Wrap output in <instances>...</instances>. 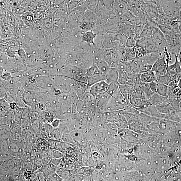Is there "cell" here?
<instances>
[{"label": "cell", "instance_id": "484cf974", "mask_svg": "<svg viewBox=\"0 0 181 181\" xmlns=\"http://www.w3.org/2000/svg\"><path fill=\"white\" fill-rule=\"evenodd\" d=\"M118 69V83L119 84H126L129 80L127 76L121 69Z\"/></svg>", "mask_w": 181, "mask_h": 181}, {"label": "cell", "instance_id": "b9f144b4", "mask_svg": "<svg viewBox=\"0 0 181 181\" xmlns=\"http://www.w3.org/2000/svg\"><path fill=\"white\" fill-rule=\"evenodd\" d=\"M153 65L148 64H144L142 65L139 72V74L152 70Z\"/></svg>", "mask_w": 181, "mask_h": 181}, {"label": "cell", "instance_id": "2e32d148", "mask_svg": "<svg viewBox=\"0 0 181 181\" xmlns=\"http://www.w3.org/2000/svg\"><path fill=\"white\" fill-rule=\"evenodd\" d=\"M13 135L9 125L1 126V141L9 140L11 137L13 138Z\"/></svg>", "mask_w": 181, "mask_h": 181}, {"label": "cell", "instance_id": "ffe728a7", "mask_svg": "<svg viewBox=\"0 0 181 181\" xmlns=\"http://www.w3.org/2000/svg\"><path fill=\"white\" fill-rule=\"evenodd\" d=\"M157 27L161 30L165 35L172 37L175 33L173 27L170 25H161L157 24Z\"/></svg>", "mask_w": 181, "mask_h": 181}, {"label": "cell", "instance_id": "ac0fdd59", "mask_svg": "<svg viewBox=\"0 0 181 181\" xmlns=\"http://www.w3.org/2000/svg\"><path fill=\"white\" fill-rule=\"evenodd\" d=\"M168 96L163 97L159 95L157 93H155L148 100L152 105H157L163 102H166Z\"/></svg>", "mask_w": 181, "mask_h": 181}, {"label": "cell", "instance_id": "277c9868", "mask_svg": "<svg viewBox=\"0 0 181 181\" xmlns=\"http://www.w3.org/2000/svg\"><path fill=\"white\" fill-rule=\"evenodd\" d=\"M167 53L159 58L153 65L152 70L156 76L163 75L166 74L168 64L166 60Z\"/></svg>", "mask_w": 181, "mask_h": 181}, {"label": "cell", "instance_id": "f35d334b", "mask_svg": "<svg viewBox=\"0 0 181 181\" xmlns=\"http://www.w3.org/2000/svg\"><path fill=\"white\" fill-rule=\"evenodd\" d=\"M71 175V170L66 169L59 175L63 179L64 181H68Z\"/></svg>", "mask_w": 181, "mask_h": 181}, {"label": "cell", "instance_id": "ba28073f", "mask_svg": "<svg viewBox=\"0 0 181 181\" xmlns=\"http://www.w3.org/2000/svg\"><path fill=\"white\" fill-rule=\"evenodd\" d=\"M127 106L112 96L107 104L105 112L123 110L126 108Z\"/></svg>", "mask_w": 181, "mask_h": 181}, {"label": "cell", "instance_id": "74e56055", "mask_svg": "<svg viewBox=\"0 0 181 181\" xmlns=\"http://www.w3.org/2000/svg\"><path fill=\"white\" fill-rule=\"evenodd\" d=\"M47 181H64L63 179L56 172L52 173L47 177Z\"/></svg>", "mask_w": 181, "mask_h": 181}, {"label": "cell", "instance_id": "4316f807", "mask_svg": "<svg viewBox=\"0 0 181 181\" xmlns=\"http://www.w3.org/2000/svg\"><path fill=\"white\" fill-rule=\"evenodd\" d=\"M62 133L58 128H55L51 133L47 134L48 139L55 140H62Z\"/></svg>", "mask_w": 181, "mask_h": 181}, {"label": "cell", "instance_id": "bcb514c9", "mask_svg": "<svg viewBox=\"0 0 181 181\" xmlns=\"http://www.w3.org/2000/svg\"><path fill=\"white\" fill-rule=\"evenodd\" d=\"M37 175L39 181H47V177L45 176L41 169L35 172Z\"/></svg>", "mask_w": 181, "mask_h": 181}, {"label": "cell", "instance_id": "f6af8a7d", "mask_svg": "<svg viewBox=\"0 0 181 181\" xmlns=\"http://www.w3.org/2000/svg\"><path fill=\"white\" fill-rule=\"evenodd\" d=\"M66 169V168L65 165V163L64 161H63V158H62V161L60 165L57 167L56 172L59 175L62 172Z\"/></svg>", "mask_w": 181, "mask_h": 181}, {"label": "cell", "instance_id": "03108f58", "mask_svg": "<svg viewBox=\"0 0 181 181\" xmlns=\"http://www.w3.org/2000/svg\"><path fill=\"white\" fill-rule=\"evenodd\" d=\"M181 52V49H180V51Z\"/></svg>", "mask_w": 181, "mask_h": 181}, {"label": "cell", "instance_id": "6da1fadb", "mask_svg": "<svg viewBox=\"0 0 181 181\" xmlns=\"http://www.w3.org/2000/svg\"><path fill=\"white\" fill-rule=\"evenodd\" d=\"M97 16L94 13L91 11H87L83 15L79 27L85 32L92 30L97 23Z\"/></svg>", "mask_w": 181, "mask_h": 181}, {"label": "cell", "instance_id": "d4e9b609", "mask_svg": "<svg viewBox=\"0 0 181 181\" xmlns=\"http://www.w3.org/2000/svg\"><path fill=\"white\" fill-rule=\"evenodd\" d=\"M173 19L172 17L162 13L160 15L157 24L161 25H170Z\"/></svg>", "mask_w": 181, "mask_h": 181}, {"label": "cell", "instance_id": "f546056e", "mask_svg": "<svg viewBox=\"0 0 181 181\" xmlns=\"http://www.w3.org/2000/svg\"><path fill=\"white\" fill-rule=\"evenodd\" d=\"M70 134L76 143H80L82 141V137L81 132L78 130H73L70 132Z\"/></svg>", "mask_w": 181, "mask_h": 181}, {"label": "cell", "instance_id": "d590c367", "mask_svg": "<svg viewBox=\"0 0 181 181\" xmlns=\"http://www.w3.org/2000/svg\"><path fill=\"white\" fill-rule=\"evenodd\" d=\"M137 40L135 36L127 37L126 42L127 47L133 48L136 45Z\"/></svg>", "mask_w": 181, "mask_h": 181}, {"label": "cell", "instance_id": "94428289", "mask_svg": "<svg viewBox=\"0 0 181 181\" xmlns=\"http://www.w3.org/2000/svg\"><path fill=\"white\" fill-rule=\"evenodd\" d=\"M178 27L180 31V32L181 34V20H179Z\"/></svg>", "mask_w": 181, "mask_h": 181}, {"label": "cell", "instance_id": "52a82bcc", "mask_svg": "<svg viewBox=\"0 0 181 181\" xmlns=\"http://www.w3.org/2000/svg\"><path fill=\"white\" fill-rule=\"evenodd\" d=\"M109 84L104 81H102L95 83L90 87L89 92L95 97L107 91Z\"/></svg>", "mask_w": 181, "mask_h": 181}, {"label": "cell", "instance_id": "e7e4bbea", "mask_svg": "<svg viewBox=\"0 0 181 181\" xmlns=\"http://www.w3.org/2000/svg\"><path fill=\"white\" fill-rule=\"evenodd\" d=\"M122 1H123L125 2H127V1H129L130 0H122Z\"/></svg>", "mask_w": 181, "mask_h": 181}, {"label": "cell", "instance_id": "60d3db41", "mask_svg": "<svg viewBox=\"0 0 181 181\" xmlns=\"http://www.w3.org/2000/svg\"><path fill=\"white\" fill-rule=\"evenodd\" d=\"M145 25L144 24H141L135 26V37L137 39L143 30Z\"/></svg>", "mask_w": 181, "mask_h": 181}, {"label": "cell", "instance_id": "cb8c5ba5", "mask_svg": "<svg viewBox=\"0 0 181 181\" xmlns=\"http://www.w3.org/2000/svg\"><path fill=\"white\" fill-rule=\"evenodd\" d=\"M154 27H155L149 26L145 24L144 29L140 36L139 37L138 39L139 38H147L152 36Z\"/></svg>", "mask_w": 181, "mask_h": 181}, {"label": "cell", "instance_id": "816d5d0a", "mask_svg": "<svg viewBox=\"0 0 181 181\" xmlns=\"http://www.w3.org/2000/svg\"><path fill=\"white\" fill-rule=\"evenodd\" d=\"M30 152L26 151L23 152L21 156V160L22 161H25L30 158Z\"/></svg>", "mask_w": 181, "mask_h": 181}, {"label": "cell", "instance_id": "8992f818", "mask_svg": "<svg viewBox=\"0 0 181 181\" xmlns=\"http://www.w3.org/2000/svg\"><path fill=\"white\" fill-rule=\"evenodd\" d=\"M179 55H175V62L171 65H168L166 74L172 81L178 82V76L181 72V66L179 60Z\"/></svg>", "mask_w": 181, "mask_h": 181}, {"label": "cell", "instance_id": "db71d44e", "mask_svg": "<svg viewBox=\"0 0 181 181\" xmlns=\"http://www.w3.org/2000/svg\"><path fill=\"white\" fill-rule=\"evenodd\" d=\"M53 25V22L51 19L48 18L45 20L44 25L45 27L47 28V29H51Z\"/></svg>", "mask_w": 181, "mask_h": 181}, {"label": "cell", "instance_id": "8fae6325", "mask_svg": "<svg viewBox=\"0 0 181 181\" xmlns=\"http://www.w3.org/2000/svg\"><path fill=\"white\" fill-rule=\"evenodd\" d=\"M104 81L109 84L113 83H118V69L117 68L111 67L109 70L105 74Z\"/></svg>", "mask_w": 181, "mask_h": 181}, {"label": "cell", "instance_id": "30bf717a", "mask_svg": "<svg viewBox=\"0 0 181 181\" xmlns=\"http://www.w3.org/2000/svg\"><path fill=\"white\" fill-rule=\"evenodd\" d=\"M165 53L161 52L151 53L146 54L144 57H142V60L144 64H148L153 65L158 59L163 56Z\"/></svg>", "mask_w": 181, "mask_h": 181}, {"label": "cell", "instance_id": "5bb4252c", "mask_svg": "<svg viewBox=\"0 0 181 181\" xmlns=\"http://www.w3.org/2000/svg\"><path fill=\"white\" fill-rule=\"evenodd\" d=\"M133 48L127 47L124 53L122 54L121 61L128 62L134 60L136 57Z\"/></svg>", "mask_w": 181, "mask_h": 181}, {"label": "cell", "instance_id": "e0dca14e", "mask_svg": "<svg viewBox=\"0 0 181 181\" xmlns=\"http://www.w3.org/2000/svg\"><path fill=\"white\" fill-rule=\"evenodd\" d=\"M140 76L141 82L145 83L156 81L155 73L152 70L142 73L140 75Z\"/></svg>", "mask_w": 181, "mask_h": 181}, {"label": "cell", "instance_id": "7a4b0ae2", "mask_svg": "<svg viewBox=\"0 0 181 181\" xmlns=\"http://www.w3.org/2000/svg\"><path fill=\"white\" fill-rule=\"evenodd\" d=\"M136 45L144 48L147 54L161 52L152 36L147 38H139L137 39Z\"/></svg>", "mask_w": 181, "mask_h": 181}, {"label": "cell", "instance_id": "836d02e7", "mask_svg": "<svg viewBox=\"0 0 181 181\" xmlns=\"http://www.w3.org/2000/svg\"><path fill=\"white\" fill-rule=\"evenodd\" d=\"M133 48L137 56L139 57H143L147 54L144 49L138 45H136Z\"/></svg>", "mask_w": 181, "mask_h": 181}, {"label": "cell", "instance_id": "d6a6232c", "mask_svg": "<svg viewBox=\"0 0 181 181\" xmlns=\"http://www.w3.org/2000/svg\"><path fill=\"white\" fill-rule=\"evenodd\" d=\"M9 152L8 140L1 141V154H8Z\"/></svg>", "mask_w": 181, "mask_h": 181}, {"label": "cell", "instance_id": "be15d7a7", "mask_svg": "<svg viewBox=\"0 0 181 181\" xmlns=\"http://www.w3.org/2000/svg\"><path fill=\"white\" fill-rule=\"evenodd\" d=\"M179 63L180 65L181 66V52L180 51L179 54Z\"/></svg>", "mask_w": 181, "mask_h": 181}, {"label": "cell", "instance_id": "7c38bea8", "mask_svg": "<svg viewBox=\"0 0 181 181\" xmlns=\"http://www.w3.org/2000/svg\"><path fill=\"white\" fill-rule=\"evenodd\" d=\"M105 78V74H103L97 68L93 74L87 78L88 85L90 87L97 83L104 81Z\"/></svg>", "mask_w": 181, "mask_h": 181}, {"label": "cell", "instance_id": "9c48e42d", "mask_svg": "<svg viewBox=\"0 0 181 181\" xmlns=\"http://www.w3.org/2000/svg\"><path fill=\"white\" fill-rule=\"evenodd\" d=\"M113 9L118 18L127 11L126 3L122 0H115Z\"/></svg>", "mask_w": 181, "mask_h": 181}, {"label": "cell", "instance_id": "d6986e66", "mask_svg": "<svg viewBox=\"0 0 181 181\" xmlns=\"http://www.w3.org/2000/svg\"><path fill=\"white\" fill-rule=\"evenodd\" d=\"M57 166H55L51 161L46 164L44 165L41 169L47 177L51 174L56 172Z\"/></svg>", "mask_w": 181, "mask_h": 181}, {"label": "cell", "instance_id": "8d00e7d4", "mask_svg": "<svg viewBox=\"0 0 181 181\" xmlns=\"http://www.w3.org/2000/svg\"><path fill=\"white\" fill-rule=\"evenodd\" d=\"M178 82L175 81H172L170 82L168 86V96L171 95L173 90L176 87L178 86Z\"/></svg>", "mask_w": 181, "mask_h": 181}, {"label": "cell", "instance_id": "c3c4849f", "mask_svg": "<svg viewBox=\"0 0 181 181\" xmlns=\"http://www.w3.org/2000/svg\"><path fill=\"white\" fill-rule=\"evenodd\" d=\"M32 13L34 18L35 19H39L42 17L43 12L37 9H35Z\"/></svg>", "mask_w": 181, "mask_h": 181}, {"label": "cell", "instance_id": "1f68e13d", "mask_svg": "<svg viewBox=\"0 0 181 181\" xmlns=\"http://www.w3.org/2000/svg\"><path fill=\"white\" fill-rule=\"evenodd\" d=\"M131 96L135 98L148 100L144 90L135 89L134 92L132 93Z\"/></svg>", "mask_w": 181, "mask_h": 181}, {"label": "cell", "instance_id": "44dd1931", "mask_svg": "<svg viewBox=\"0 0 181 181\" xmlns=\"http://www.w3.org/2000/svg\"><path fill=\"white\" fill-rule=\"evenodd\" d=\"M43 165V156L38 153L36 157L34 160L32 173L35 172L40 169Z\"/></svg>", "mask_w": 181, "mask_h": 181}, {"label": "cell", "instance_id": "3957f363", "mask_svg": "<svg viewBox=\"0 0 181 181\" xmlns=\"http://www.w3.org/2000/svg\"><path fill=\"white\" fill-rule=\"evenodd\" d=\"M152 36L159 47L162 53H166L168 43L164 34L158 28L155 27L153 30Z\"/></svg>", "mask_w": 181, "mask_h": 181}, {"label": "cell", "instance_id": "f1b7e54d", "mask_svg": "<svg viewBox=\"0 0 181 181\" xmlns=\"http://www.w3.org/2000/svg\"><path fill=\"white\" fill-rule=\"evenodd\" d=\"M156 81L159 83L168 85L169 83L172 81L171 79L167 74L160 76H156Z\"/></svg>", "mask_w": 181, "mask_h": 181}, {"label": "cell", "instance_id": "681fc988", "mask_svg": "<svg viewBox=\"0 0 181 181\" xmlns=\"http://www.w3.org/2000/svg\"><path fill=\"white\" fill-rule=\"evenodd\" d=\"M6 166L10 171L16 166L12 158L9 159L7 162Z\"/></svg>", "mask_w": 181, "mask_h": 181}, {"label": "cell", "instance_id": "f5cc1de1", "mask_svg": "<svg viewBox=\"0 0 181 181\" xmlns=\"http://www.w3.org/2000/svg\"><path fill=\"white\" fill-rule=\"evenodd\" d=\"M61 120L58 118H55L51 124V125L55 128H58L61 123Z\"/></svg>", "mask_w": 181, "mask_h": 181}, {"label": "cell", "instance_id": "83f0119b", "mask_svg": "<svg viewBox=\"0 0 181 181\" xmlns=\"http://www.w3.org/2000/svg\"><path fill=\"white\" fill-rule=\"evenodd\" d=\"M90 1L88 0H84L79 2L74 10L86 12L87 11L86 10L88 9Z\"/></svg>", "mask_w": 181, "mask_h": 181}, {"label": "cell", "instance_id": "7402d4cb", "mask_svg": "<svg viewBox=\"0 0 181 181\" xmlns=\"http://www.w3.org/2000/svg\"><path fill=\"white\" fill-rule=\"evenodd\" d=\"M95 65L100 71L103 74H105L111 68L110 65L104 60H101L94 64Z\"/></svg>", "mask_w": 181, "mask_h": 181}, {"label": "cell", "instance_id": "7dc6e473", "mask_svg": "<svg viewBox=\"0 0 181 181\" xmlns=\"http://www.w3.org/2000/svg\"><path fill=\"white\" fill-rule=\"evenodd\" d=\"M150 87L154 93H156L158 89V83L156 81H153L149 83Z\"/></svg>", "mask_w": 181, "mask_h": 181}, {"label": "cell", "instance_id": "603a6c76", "mask_svg": "<svg viewBox=\"0 0 181 181\" xmlns=\"http://www.w3.org/2000/svg\"><path fill=\"white\" fill-rule=\"evenodd\" d=\"M8 141L9 151L13 154H18L19 153L22 152V149L20 148L18 144L13 141L12 138H10Z\"/></svg>", "mask_w": 181, "mask_h": 181}, {"label": "cell", "instance_id": "6125c7cd", "mask_svg": "<svg viewBox=\"0 0 181 181\" xmlns=\"http://www.w3.org/2000/svg\"><path fill=\"white\" fill-rule=\"evenodd\" d=\"M179 87L181 90V78H180L179 79L178 82V85H177Z\"/></svg>", "mask_w": 181, "mask_h": 181}, {"label": "cell", "instance_id": "11a10c76", "mask_svg": "<svg viewBox=\"0 0 181 181\" xmlns=\"http://www.w3.org/2000/svg\"><path fill=\"white\" fill-rule=\"evenodd\" d=\"M12 158L16 166H21L22 164L20 158H18L17 157L13 155H12Z\"/></svg>", "mask_w": 181, "mask_h": 181}, {"label": "cell", "instance_id": "7bdbcfd3", "mask_svg": "<svg viewBox=\"0 0 181 181\" xmlns=\"http://www.w3.org/2000/svg\"><path fill=\"white\" fill-rule=\"evenodd\" d=\"M53 158H62L64 156V153L57 150V149L52 150Z\"/></svg>", "mask_w": 181, "mask_h": 181}, {"label": "cell", "instance_id": "5b68a950", "mask_svg": "<svg viewBox=\"0 0 181 181\" xmlns=\"http://www.w3.org/2000/svg\"><path fill=\"white\" fill-rule=\"evenodd\" d=\"M112 96L108 92L101 93L96 97L95 102L97 112H105L107 104Z\"/></svg>", "mask_w": 181, "mask_h": 181}, {"label": "cell", "instance_id": "91938a15", "mask_svg": "<svg viewBox=\"0 0 181 181\" xmlns=\"http://www.w3.org/2000/svg\"><path fill=\"white\" fill-rule=\"evenodd\" d=\"M57 6L65 2L66 0H55Z\"/></svg>", "mask_w": 181, "mask_h": 181}, {"label": "cell", "instance_id": "e575fe53", "mask_svg": "<svg viewBox=\"0 0 181 181\" xmlns=\"http://www.w3.org/2000/svg\"><path fill=\"white\" fill-rule=\"evenodd\" d=\"M61 140L62 141L72 144H76L70 133L62 134Z\"/></svg>", "mask_w": 181, "mask_h": 181}, {"label": "cell", "instance_id": "9f6ffc18", "mask_svg": "<svg viewBox=\"0 0 181 181\" xmlns=\"http://www.w3.org/2000/svg\"><path fill=\"white\" fill-rule=\"evenodd\" d=\"M62 158H53L52 159L51 162L55 166L57 167L61 163Z\"/></svg>", "mask_w": 181, "mask_h": 181}, {"label": "cell", "instance_id": "4dcf8cb0", "mask_svg": "<svg viewBox=\"0 0 181 181\" xmlns=\"http://www.w3.org/2000/svg\"><path fill=\"white\" fill-rule=\"evenodd\" d=\"M158 83V89L156 93L163 97L168 96V86L162 83Z\"/></svg>", "mask_w": 181, "mask_h": 181}, {"label": "cell", "instance_id": "ee69618b", "mask_svg": "<svg viewBox=\"0 0 181 181\" xmlns=\"http://www.w3.org/2000/svg\"><path fill=\"white\" fill-rule=\"evenodd\" d=\"M60 141L62 140H55L48 139V148L51 150H54L56 149V147L57 142Z\"/></svg>", "mask_w": 181, "mask_h": 181}, {"label": "cell", "instance_id": "ab89813d", "mask_svg": "<svg viewBox=\"0 0 181 181\" xmlns=\"http://www.w3.org/2000/svg\"><path fill=\"white\" fill-rule=\"evenodd\" d=\"M144 91L148 100L155 93L152 91L151 88L150 87L149 83H145L144 87Z\"/></svg>", "mask_w": 181, "mask_h": 181}, {"label": "cell", "instance_id": "680465c9", "mask_svg": "<svg viewBox=\"0 0 181 181\" xmlns=\"http://www.w3.org/2000/svg\"><path fill=\"white\" fill-rule=\"evenodd\" d=\"M30 181H39L37 173L35 172L32 174Z\"/></svg>", "mask_w": 181, "mask_h": 181}, {"label": "cell", "instance_id": "6f0895ef", "mask_svg": "<svg viewBox=\"0 0 181 181\" xmlns=\"http://www.w3.org/2000/svg\"><path fill=\"white\" fill-rule=\"evenodd\" d=\"M14 140L20 141L22 140V135L20 133H13V138Z\"/></svg>", "mask_w": 181, "mask_h": 181}, {"label": "cell", "instance_id": "9a60e30c", "mask_svg": "<svg viewBox=\"0 0 181 181\" xmlns=\"http://www.w3.org/2000/svg\"><path fill=\"white\" fill-rule=\"evenodd\" d=\"M98 34L94 32L92 30L86 31L82 35V41L92 46L94 43L95 38Z\"/></svg>", "mask_w": 181, "mask_h": 181}, {"label": "cell", "instance_id": "f907efd6", "mask_svg": "<svg viewBox=\"0 0 181 181\" xmlns=\"http://www.w3.org/2000/svg\"><path fill=\"white\" fill-rule=\"evenodd\" d=\"M172 94L177 98H181V90L178 86H177L173 90Z\"/></svg>", "mask_w": 181, "mask_h": 181}, {"label": "cell", "instance_id": "4fadbf2b", "mask_svg": "<svg viewBox=\"0 0 181 181\" xmlns=\"http://www.w3.org/2000/svg\"><path fill=\"white\" fill-rule=\"evenodd\" d=\"M127 62L132 72L134 74H139L141 68L143 65L141 58L137 56L133 60Z\"/></svg>", "mask_w": 181, "mask_h": 181}]
</instances>
